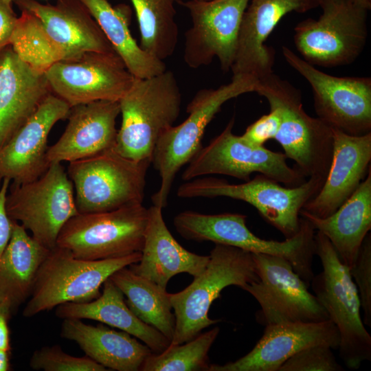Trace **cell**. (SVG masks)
Returning a JSON list of instances; mask_svg holds the SVG:
<instances>
[{
  "label": "cell",
  "instance_id": "obj_1",
  "mask_svg": "<svg viewBox=\"0 0 371 371\" xmlns=\"http://www.w3.org/2000/svg\"><path fill=\"white\" fill-rule=\"evenodd\" d=\"M181 103L180 88L171 71L135 78L119 100L122 122L114 149L128 159L151 162L159 138L174 125Z\"/></svg>",
  "mask_w": 371,
  "mask_h": 371
},
{
  "label": "cell",
  "instance_id": "obj_2",
  "mask_svg": "<svg viewBox=\"0 0 371 371\" xmlns=\"http://www.w3.org/2000/svg\"><path fill=\"white\" fill-rule=\"evenodd\" d=\"M255 93L278 110L281 122L274 139L294 161L293 167L306 178L325 180L333 155V128L307 114L300 90L273 72L259 80Z\"/></svg>",
  "mask_w": 371,
  "mask_h": 371
},
{
  "label": "cell",
  "instance_id": "obj_3",
  "mask_svg": "<svg viewBox=\"0 0 371 371\" xmlns=\"http://www.w3.org/2000/svg\"><path fill=\"white\" fill-rule=\"evenodd\" d=\"M258 82L249 75L235 74L227 84L196 93L187 106V118L167 129L156 144L151 163L159 172L161 183L151 196L153 205L162 209L166 207L177 172L202 147L205 130L222 106L240 95L255 92Z\"/></svg>",
  "mask_w": 371,
  "mask_h": 371
},
{
  "label": "cell",
  "instance_id": "obj_4",
  "mask_svg": "<svg viewBox=\"0 0 371 371\" xmlns=\"http://www.w3.org/2000/svg\"><path fill=\"white\" fill-rule=\"evenodd\" d=\"M298 233L284 241L265 240L255 235L246 225L247 216L223 213L205 214L184 211L177 214L173 225L185 239L232 246L251 254L280 256L288 260L295 272L310 286L314 274L315 229L302 218Z\"/></svg>",
  "mask_w": 371,
  "mask_h": 371
},
{
  "label": "cell",
  "instance_id": "obj_5",
  "mask_svg": "<svg viewBox=\"0 0 371 371\" xmlns=\"http://www.w3.org/2000/svg\"><path fill=\"white\" fill-rule=\"evenodd\" d=\"M205 269L182 291L170 293L175 318L170 344L192 340L201 331L220 322L208 316L212 302L229 286L243 289L258 280L252 254L241 249L215 244Z\"/></svg>",
  "mask_w": 371,
  "mask_h": 371
},
{
  "label": "cell",
  "instance_id": "obj_6",
  "mask_svg": "<svg viewBox=\"0 0 371 371\" xmlns=\"http://www.w3.org/2000/svg\"><path fill=\"white\" fill-rule=\"evenodd\" d=\"M315 255L322 271L311 280L313 291L339 331V357L348 368L357 370L371 360V336L361 315L357 288L349 268L319 232L315 234Z\"/></svg>",
  "mask_w": 371,
  "mask_h": 371
},
{
  "label": "cell",
  "instance_id": "obj_7",
  "mask_svg": "<svg viewBox=\"0 0 371 371\" xmlns=\"http://www.w3.org/2000/svg\"><path fill=\"white\" fill-rule=\"evenodd\" d=\"M324 182L320 179L308 178L297 186L289 187L261 174L239 184L201 177L179 186L177 194L186 199L224 196L245 201L254 207L285 238H289L301 228L300 211L318 193Z\"/></svg>",
  "mask_w": 371,
  "mask_h": 371
},
{
  "label": "cell",
  "instance_id": "obj_8",
  "mask_svg": "<svg viewBox=\"0 0 371 371\" xmlns=\"http://www.w3.org/2000/svg\"><path fill=\"white\" fill-rule=\"evenodd\" d=\"M140 258L141 252H135L116 258L82 260L56 246L39 268L23 315L31 317L62 304L91 301L100 296L101 286L114 272Z\"/></svg>",
  "mask_w": 371,
  "mask_h": 371
},
{
  "label": "cell",
  "instance_id": "obj_9",
  "mask_svg": "<svg viewBox=\"0 0 371 371\" xmlns=\"http://www.w3.org/2000/svg\"><path fill=\"white\" fill-rule=\"evenodd\" d=\"M150 164L125 157L114 148L69 162L67 172L78 212H102L142 203Z\"/></svg>",
  "mask_w": 371,
  "mask_h": 371
},
{
  "label": "cell",
  "instance_id": "obj_10",
  "mask_svg": "<svg viewBox=\"0 0 371 371\" xmlns=\"http://www.w3.org/2000/svg\"><path fill=\"white\" fill-rule=\"evenodd\" d=\"M318 19L307 18L294 27L295 48L304 60L322 67L355 62L366 45L368 10L350 0H323Z\"/></svg>",
  "mask_w": 371,
  "mask_h": 371
},
{
  "label": "cell",
  "instance_id": "obj_11",
  "mask_svg": "<svg viewBox=\"0 0 371 371\" xmlns=\"http://www.w3.org/2000/svg\"><path fill=\"white\" fill-rule=\"evenodd\" d=\"M148 208L135 203L102 212L78 213L62 228L56 246L79 259L96 260L141 252Z\"/></svg>",
  "mask_w": 371,
  "mask_h": 371
},
{
  "label": "cell",
  "instance_id": "obj_12",
  "mask_svg": "<svg viewBox=\"0 0 371 371\" xmlns=\"http://www.w3.org/2000/svg\"><path fill=\"white\" fill-rule=\"evenodd\" d=\"M5 205L10 218L49 249L56 247L63 226L79 213L73 183L61 163L50 164L36 180L10 185Z\"/></svg>",
  "mask_w": 371,
  "mask_h": 371
},
{
  "label": "cell",
  "instance_id": "obj_13",
  "mask_svg": "<svg viewBox=\"0 0 371 371\" xmlns=\"http://www.w3.org/2000/svg\"><path fill=\"white\" fill-rule=\"evenodd\" d=\"M258 280L242 289L258 302L257 322L263 326L329 319L324 308L291 263L280 256L252 254Z\"/></svg>",
  "mask_w": 371,
  "mask_h": 371
},
{
  "label": "cell",
  "instance_id": "obj_14",
  "mask_svg": "<svg viewBox=\"0 0 371 371\" xmlns=\"http://www.w3.org/2000/svg\"><path fill=\"white\" fill-rule=\"evenodd\" d=\"M234 124L232 118L218 135L200 148L182 173L184 181L224 175L247 181L254 172L289 187L297 186L306 180L297 169L288 165L284 153L247 144L240 135L233 133Z\"/></svg>",
  "mask_w": 371,
  "mask_h": 371
},
{
  "label": "cell",
  "instance_id": "obj_15",
  "mask_svg": "<svg viewBox=\"0 0 371 371\" xmlns=\"http://www.w3.org/2000/svg\"><path fill=\"white\" fill-rule=\"evenodd\" d=\"M286 63L309 83L317 117L351 135L371 133V78L330 75L282 47Z\"/></svg>",
  "mask_w": 371,
  "mask_h": 371
},
{
  "label": "cell",
  "instance_id": "obj_16",
  "mask_svg": "<svg viewBox=\"0 0 371 371\" xmlns=\"http://www.w3.org/2000/svg\"><path fill=\"white\" fill-rule=\"evenodd\" d=\"M51 93L70 107L95 101H117L135 78L115 52H89L54 63L45 71Z\"/></svg>",
  "mask_w": 371,
  "mask_h": 371
},
{
  "label": "cell",
  "instance_id": "obj_17",
  "mask_svg": "<svg viewBox=\"0 0 371 371\" xmlns=\"http://www.w3.org/2000/svg\"><path fill=\"white\" fill-rule=\"evenodd\" d=\"M250 0H188L192 26L184 36L183 60L192 69L216 58L227 72L233 65L243 14Z\"/></svg>",
  "mask_w": 371,
  "mask_h": 371
},
{
  "label": "cell",
  "instance_id": "obj_18",
  "mask_svg": "<svg viewBox=\"0 0 371 371\" xmlns=\"http://www.w3.org/2000/svg\"><path fill=\"white\" fill-rule=\"evenodd\" d=\"M21 10L37 19L58 61L89 52H115L88 10L78 0H57L45 4L36 0H14Z\"/></svg>",
  "mask_w": 371,
  "mask_h": 371
},
{
  "label": "cell",
  "instance_id": "obj_19",
  "mask_svg": "<svg viewBox=\"0 0 371 371\" xmlns=\"http://www.w3.org/2000/svg\"><path fill=\"white\" fill-rule=\"evenodd\" d=\"M71 107L49 93L32 117L0 148V186L4 179L21 184L42 176L47 161L50 131L56 122L67 119Z\"/></svg>",
  "mask_w": 371,
  "mask_h": 371
},
{
  "label": "cell",
  "instance_id": "obj_20",
  "mask_svg": "<svg viewBox=\"0 0 371 371\" xmlns=\"http://www.w3.org/2000/svg\"><path fill=\"white\" fill-rule=\"evenodd\" d=\"M339 343V331L330 319L267 325L247 355L224 365L211 363L208 371H278L287 359L304 348L326 345L334 350Z\"/></svg>",
  "mask_w": 371,
  "mask_h": 371
},
{
  "label": "cell",
  "instance_id": "obj_21",
  "mask_svg": "<svg viewBox=\"0 0 371 371\" xmlns=\"http://www.w3.org/2000/svg\"><path fill=\"white\" fill-rule=\"evenodd\" d=\"M323 0H250L243 16L233 75L246 74L258 80L273 73L274 52L265 44L281 19L292 12L304 13Z\"/></svg>",
  "mask_w": 371,
  "mask_h": 371
},
{
  "label": "cell",
  "instance_id": "obj_22",
  "mask_svg": "<svg viewBox=\"0 0 371 371\" xmlns=\"http://www.w3.org/2000/svg\"><path fill=\"white\" fill-rule=\"evenodd\" d=\"M333 137L332 159L323 186L302 210L318 218L335 212L371 170V133L351 135L333 128Z\"/></svg>",
  "mask_w": 371,
  "mask_h": 371
},
{
  "label": "cell",
  "instance_id": "obj_23",
  "mask_svg": "<svg viewBox=\"0 0 371 371\" xmlns=\"http://www.w3.org/2000/svg\"><path fill=\"white\" fill-rule=\"evenodd\" d=\"M119 102L100 100L71 107L67 126L57 142L49 146V165L90 157L115 146Z\"/></svg>",
  "mask_w": 371,
  "mask_h": 371
},
{
  "label": "cell",
  "instance_id": "obj_24",
  "mask_svg": "<svg viewBox=\"0 0 371 371\" xmlns=\"http://www.w3.org/2000/svg\"><path fill=\"white\" fill-rule=\"evenodd\" d=\"M49 93L44 71L21 59L10 45L0 51V148Z\"/></svg>",
  "mask_w": 371,
  "mask_h": 371
},
{
  "label": "cell",
  "instance_id": "obj_25",
  "mask_svg": "<svg viewBox=\"0 0 371 371\" xmlns=\"http://www.w3.org/2000/svg\"><path fill=\"white\" fill-rule=\"evenodd\" d=\"M162 208H148V222L139 262L128 266L135 273L166 289L170 280L181 273L193 277L206 267L210 256L189 251L173 237L164 221Z\"/></svg>",
  "mask_w": 371,
  "mask_h": 371
},
{
  "label": "cell",
  "instance_id": "obj_26",
  "mask_svg": "<svg viewBox=\"0 0 371 371\" xmlns=\"http://www.w3.org/2000/svg\"><path fill=\"white\" fill-rule=\"evenodd\" d=\"M60 336L76 342L86 356L109 370H141L153 353L126 332L89 325L79 319H64Z\"/></svg>",
  "mask_w": 371,
  "mask_h": 371
},
{
  "label": "cell",
  "instance_id": "obj_27",
  "mask_svg": "<svg viewBox=\"0 0 371 371\" xmlns=\"http://www.w3.org/2000/svg\"><path fill=\"white\" fill-rule=\"evenodd\" d=\"M300 216L329 240L343 263L351 268L371 229V170L356 191L330 216L318 218L301 210Z\"/></svg>",
  "mask_w": 371,
  "mask_h": 371
},
{
  "label": "cell",
  "instance_id": "obj_28",
  "mask_svg": "<svg viewBox=\"0 0 371 371\" xmlns=\"http://www.w3.org/2000/svg\"><path fill=\"white\" fill-rule=\"evenodd\" d=\"M102 286V292L97 298L87 302L58 305L55 311L56 315L62 319H91L115 327L137 337L155 354L168 347L170 341L134 314L126 304L122 291L110 278Z\"/></svg>",
  "mask_w": 371,
  "mask_h": 371
},
{
  "label": "cell",
  "instance_id": "obj_29",
  "mask_svg": "<svg viewBox=\"0 0 371 371\" xmlns=\"http://www.w3.org/2000/svg\"><path fill=\"white\" fill-rule=\"evenodd\" d=\"M49 250L12 221L10 239L0 255V303L5 302L12 313L30 297Z\"/></svg>",
  "mask_w": 371,
  "mask_h": 371
},
{
  "label": "cell",
  "instance_id": "obj_30",
  "mask_svg": "<svg viewBox=\"0 0 371 371\" xmlns=\"http://www.w3.org/2000/svg\"><path fill=\"white\" fill-rule=\"evenodd\" d=\"M98 23L113 50L135 78H147L166 70L164 62L137 43L129 29L128 7H113L107 0H78Z\"/></svg>",
  "mask_w": 371,
  "mask_h": 371
},
{
  "label": "cell",
  "instance_id": "obj_31",
  "mask_svg": "<svg viewBox=\"0 0 371 371\" xmlns=\"http://www.w3.org/2000/svg\"><path fill=\"white\" fill-rule=\"evenodd\" d=\"M109 278L127 297L126 303L134 314L171 342L175 318L166 289L135 273L128 266L116 271Z\"/></svg>",
  "mask_w": 371,
  "mask_h": 371
},
{
  "label": "cell",
  "instance_id": "obj_32",
  "mask_svg": "<svg viewBox=\"0 0 371 371\" xmlns=\"http://www.w3.org/2000/svg\"><path fill=\"white\" fill-rule=\"evenodd\" d=\"M137 16L141 47L164 60L175 51L178 27L175 3L179 0H130Z\"/></svg>",
  "mask_w": 371,
  "mask_h": 371
},
{
  "label": "cell",
  "instance_id": "obj_33",
  "mask_svg": "<svg viewBox=\"0 0 371 371\" xmlns=\"http://www.w3.org/2000/svg\"><path fill=\"white\" fill-rule=\"evenodd\" d=\"M218 326L200 333L187 342L170 344L163 352L152 353L144 363L142 371H208V352L216 340Z\"/></svg>",
  "mask_w": 371,
  "mask_h": 371
},
{
  "label": "cell",
  "instance_id": "obj_34",
  "mask_svg": "<svg viewBox=\"0 0 371 371\" xmlns=\"http://www.w3.org/2000/svg\"><path fill=\"white\" fill-rule=\"evenodd\" d=\"M30 366L44 371H108L87 356L75 357L65 352L59 345L36 350L30 359Z\"/></svg>",
  "mask_w": 371,
  "mask_h": 371
},
{
  "label": "cell",
  "instance_id": "obj_35",
  "mask_svg": "<svg viewBox=\"0 0 371 371\" xmlns=\"http://www.w3.org/2000/svg\"><path fill=\"white\" fill-rule=\"evenodd\" d=\"M332 348L316 345L303 349L287 359L278 371H341Z\"/></svg>",
  "mask_w": 371,
  "mask_h": 371
},
{
  "label": "cell",
  "instance_id": "obj_36",
  "mask_svg": "<svg viewBox=\"0 0 371 371\" xmlns=\"http://www.w3.org/2000/svg\"><path fill=\"white\" fill-rule=\"evenodd\" d=\"M350 276L357 288L364 325L371 326V236L368 233L359 249Z\"/></svg>",
  "mask_w": 371,
  "mask_h": 371
},
{
  "label": "cell",
  "instance_id": "obj_37",
  "mask_svg": "<svg viewBox=\"0 0 371 371\" xmlns=\"http://www.w3.org/2000/svg\"><path fill=\"white\" fill-rule=\"evenodd\" d=\"M269 109L267 114L251 124L240 135L245 142L254 146H265L269 139H274L280 126L281 118L277 109Z\"/></svg>",
  "mask_w": 371,
  "mask_h": 371
},
{
  "label": "cell",
  "instance_id": "obj_38",
  "mask_svg": "<svg viewBox=\"0 0 371 371\" xmlns=\"http://www.w3.org/2000/svg\"><path fill=\"white\" fill-rule=\"evenodd\" d=\"M17 19L12 3L0 0V51L10 45Z\"/></svg>",
  "mask_w": 371,
  "mask_h": 371
},
{
  "label": "cell",
  "instance_id": "obj_39",
  "mask_svg": "<svg viewBox=\"0 0 371 371\" xmlns=\"http://www.w3.org/2000/svg\"><path fill=\"white\" fill-rule=\"evenodd\" d=\"M11 181L4 179L0 186V255L8 245L12 231V221L6 210V197Z\"/></svg>",
  "mask_w": 371,
  "mask_h": 371
},
{
  "label": "cell",
  "instance_id": "obj_40",
  "mask_svg": "<svg viewBox=\"0 0 371 371\" xmlns=\"http://www.w3.org/2000/svg\"><path fill=\"white\" fill-rule=\"evenodd\" d=\"M5 302L0 303V349L10 351L9 320L12 314Z\"/></svg>",
  "mask_w": 371,
  "mask_h": 371
},
{
  "label": "cell",
  "instance_id": "obj_41",
  "mask_svg": "<svg viewBox=\"0 0 371 371\" xmlns=\"http://www.w3.org/2000/svg\"><path fill=\"white\" fill-rule=\"evenodd\" d=\"M10 351L0 349V371L10 370Z\"/></svg>",
  "mask_w": 371,
  "mask_h": 371
},
{
  "label": "cell",
  "instance_id": "obj_42",
  "mask_svg": "<svg viewBox=\"0 0 371 371\" xmlns=\"http://www.w3.org/2000/svg\"><path fill=\"white\" fill-rule=\"evenodd\" d=\"M354 3L369 10L371 8V0H350Z\"/></svg>",
  "mask_w": 371,
  "mask_h": 371
},
{
  "label": "cell",
  "instance_id": "obj_43",
  "mask_svg": "<svg viewBox=\"0 0 371 371\" xmlns=\"http://www.w3.org/2000/svg\"><path fill=\"white\" fill-rule=\"evenodd\" d=\"M10 3H12L14 0H4Z\"/></svg>",
  "mask_w": 371,
  "mask_h": 371
}]
</instances>
